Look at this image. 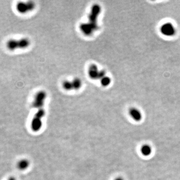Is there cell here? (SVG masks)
Instances as JSON below:
<instances>
[{
	"label": "cell",
	"instance_id": "obj_1",
	"mask_svg": "<svg viewBox=\"0 0 180 180\" xmlns=\"http://www.w3.org/2000/svg\"><path fill=\"white\" fill-rule=\"evenodd\" d=\"M101 11V6L98 4H95L92 7L90 12L89 14L88 22L87 23L93 28L95 32L97 31L98 29H99L98 20Z\"/></svg>",
	"mask_w": 180,
	"mask_h": 180
},
{
	"label": "cell",
	"instance_id": "obj_2",
	"mask_svg": "<svg viewBox=\"0 0 180 180\" xmlns=\"http://www.w3.org/2000/svg\"><path fill=\"white\" fill-rule=\"evenodd\" d=\"M31 44V42L28 38H24L21 39H11L7 42V48L10 51H14L18 49H25L28 48Z\"/></svg>",
	"mask_w": 180,
	"mask_h": 180
},
{
	"label": "cell",
	"instance_id": "obj_3",
	"mask_svg": "<svg viewBox=\"0 0 180 180\" xmlns=\"http://www.w3.org/2000/svg\"><path fill=\"white\" fill-rule=\"evenodd\" d=\"M45 115V111L43 109L38 110L34 117L32 121L31 128L34 132H38L41 129L42 126V118Z\"/></svg>",
	"mask_w": 180,
	"mask_h": 180
},
{
	"label": "cell",
	"instance_id": "obj_4",
	"mask_svg": "<svg viewBox=\"0 0 180 180\" xmlns=\"http://www.w3.org/2000/svg\"><path fill=\"white\" fill-rule=\"evenodd\" d=\"M47 98V93L44 91H40L35 95L34 101L33 102V107L38 110L43 109L45 101Z\"/></svg>",
	"mask_w": 180,
	"mask_h": 180
},
{
	"label": "cell",
	"instance_id": "obj_5",
	"mask_svg": "<svg viewBox=\"0 0 180 180\" xmlns=\"http://www.w3.org/2000/svg\"><path fill=\"white\" fill-rule=\"evenodd\" d=\"M36 5L34 2L29 1L28 2H21L17 4L16 9L18 12L22 14H25L29 12H31L35 8Z\"/></svg>",
	"mask_w": 180,
	"mask_h": 180
},
{
	"label": "cell",
	"instance_id": "obj_6",
	"mask_svg": "<svg viewBox=\"0 0 180 180\" xmlns=\"http://www.w3.org/2000/svg\"><path fill=\"white\" fill-rule=\"evenodd\" d=\"M160 31L164 36L166 37H173L176 33V28L170 22L164 23L162 25Z\"/></svg>",
	"mask_w": 180,
	"mask_h": 180
},
{
	"label": "cell",
	"instance_id": "obj_7",
	"mask_svg": "<svg viewBox=\"0 0 180 180\" xmlns=\"http://www.w3.org/2000/svg\"><path fill=\"white\" fill-rule=\"evenodd\" d=\"M100 71L97 65L92 64L89 66L88 74L90 79L93 80H97L99 79Z\"/></svg>",
	"mask_w": 180,
	"mask_h": 180
},
{
	"label": "cell",
	"instance_id": "obj_8",
	"mask_svg": "<svg viewBox=\"0 0 180 180\" xmlns=\"http://www.w3.org/2000/svg\"><path fill=\"white\" fill-rule=\"evenodd\" d=\"M81 32L86 36H90L93 34L95 30L87 23H82L79 27Z\"/></svg>",
	"mask_w": 180,
	"mask_h": 180
},
{
	"label": "cell",
	"instance_id": "obj_9",
	"mask_svg": "<svg viewBox=\"0 0 180 180\" xmlns=\"http://www.w3.org/2000/svg\"><path fill=\"white\" fill-rule=\"evenodd\" d=\"M129 114L131 117L136 122L141 121L142 119V114L141 111L137 108H131L129 110Z\"/></svg>",
	"mask_w": 180,
	"mask_h": 180
},
{
	"label": "cell",
	"instance_id": "obj_10",
	"mask_svg": "<svg viewBox=\"0 0 180 180\" xmlns=\"http://www.w3.org/2000/svg\"><path fill=\"white\" fill-rule=\"evenodd\" d=\"M141 153L145 157L149 156L152 154V149L150 145L145 144L142 146L141 148Z\"/></svg>",
	"mask_w": 180,
	"mask_h": 180
},
{
	"label": "cell",
	"instance_id": "obj_11",
	"mask_svg": "<svg viewBox=\"0 0 180 180\" xmlns=\"http://www.w3.org/2000/svg\"><path fill=\"white\" fill-rule=\"evenodd\" d=\"M74 90H78L82 86V81L78 78H75L72 81Z\"/></svg>",
	"mask_w": 180,
	"mask_h": 180
},
{
	"label": "cell",
	"instance_id": "obj_12",
	"mask_svg": "<svg viewBox=\"0 0 180 180\" xmlns=\"http://www.w3.org/2000/svg\"><path fill=\"white\" fill-rule=\"evenodd\" d=\"M100 81V83H101L102 86L104 87H108L112 82L111 78L109 76H105L102 79H101Z\"/></svg>",
	"mask_w": 180,
	"mask_h": 180
},
{
	"label": "cell",
	"instance_id": "obj_13",
	"mask_svg": "<svg viewBox=\"0 0 180 180\" xmlns=\"http://www.w3.org/2000/svg\"><path fill=\"white\" fill-rule=\"evenodd\" d=\"M29 166V162L27 160H22L18 164V167L21 170L26 169Z\"/></svg>",
	"mask_w": 180,
	"mask_h": 180
},
{
	"label": "cell",
	"instance_id": "obj_14",
	"mask_svg": "<svg viewBox=\"0 0 180 180\" xmlns=\"http://www.w3.org/2000/svg\"><path fill=\"white\" fill-rule=\"evenodd\" d=\"M62 86L63 89L65 90L66 91H71L74 90L73 89V86L72 81H65L63 82L62 84Z\"/></svg>",
	"mask_w": 180,
	"mask_h": 180
},
{
	"label": "cell",
	"instance_id": "obj_15",
	"mask_svg": "<svg viewBox=\"0 0 180 180\" xmlns=\"http://www.w3.org/2000/svg\"><path fill=\"white\" fill-rule=\"evenodd\" d=\"M115 180H124V179L122 178H121V177H118V178L115 179Z\"/></svg>",
	"mask_w": 180,
	"mask_h": 180
},
{
	"label": "cell",
	"instance_id": "obj_16",
	"mask_svg": "<svg viewBox=\"0 0 180 180\" xmlns=\"http://www.w3.org/2000/svg\"><path fill=\"white\" fill-rule=\"evenodd\" d=\"M8 180H16V179H15V178H14V177H11V178L9 179Z\"/></svg>",
	"mask_w": 180,
	"mask_h": 180
}]
</instances>
